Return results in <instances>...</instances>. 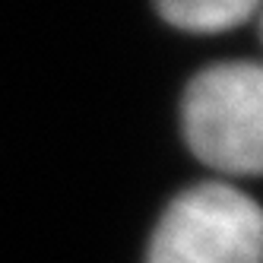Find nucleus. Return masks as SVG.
I'll return each instance as SVG.
<instances>
[{
	"label": "nucleus",
	"instance_id": "3",
	"mask_svg": "<svg viewBox=\"0 0 263 263\" xmlns=\"http://www.w3.org/2000/svg\"><path fill=\"white\" fill-rule=\"evenodd\" d=\"M159 13L187 32H222L244 23L260 0H156Z\"/></svg>",
	"mask_w": 263,
	"mask_h": 263
},
{
	"label": "nucleus",
	"instance_id": "1",
	"mask_svg": "<svg viewBox=\"0 0 263 263\" xmlns=\"http://www.w3.org/2000/svg\"><path fill=\"white\" fill-rule=\"evenodd\" d=\"M184 134L194 156L225 175H263V64L203 70L184 96Z\"/></svg>",
	"mask_w": 263,
	"mask_h": 263
},
{
	"label": "nucleus",
	"instance_id": "2",
	"mask_svg": "<svg viewBox=\"0 0 263 263\" xmlns=\"http://www.w3.org/2000/svg\"><path fill=\"white\" fill-rule=\"evenodd\" d=\"M146 263H263V210L229 184H197L165 210Z\"/></svg>",
	"mask_w": 263,
	"mask_h": 263
}]
</instances>
